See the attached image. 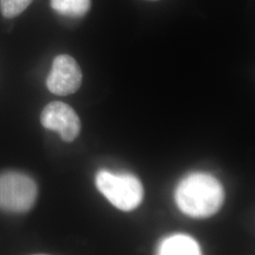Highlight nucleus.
Masks as SVG:
<instances>
[{
    "mask_svg": "<svg viewBox=\"0 0 255 255\" xmlns=\"http://www.w3.org/2000/svg\"><path fill=\"white\" fill-rule=\"evenodd\" d=\"M32 0H0V9L4 17L18 16L30 5Z\"/></svg>",
    "mask_w": 255,
    "mask_h": 255,
    "instance_id": "6e6552de",
    "label": "nucleus"
},
{
    "mask_svg": "<svg viewBox=\"0 0 255 255\" xmlns=\"http://www.w3.org/2000/svg\"><path fill=\"white\" fill-rule=\"evenodd\" d=\"M145 1H159V0H145Z\"/></svg>",
    "mask_w": 255,
    "mask_h": 255,
    "instance_id": "1a4fd4ad",
    "label": "nucleus"
},
{
    "mask_svg": "<svg viewBox=\"0 0 255 255\" xmlns=\"http://www.w3.org/2000/svg\"><path fill=\"white\" fill-rule=\"evenodd\" d=\"M96 185L115 207L125 212L137 208L144 197L142 183L130 174L101 170L97 174Z\"/></svg>",
    "mask_w": 255,
    "mask_h": 255,
    "instance_id": "f03ea898",
    "label": "nucleus"
},
{
    "mask_svg": "<svg viewBox=\"0 0 255 255\" xmlns=\"http://www.w3.org/2000/svg\"><path fill=\"white\" fill-rule=\"evenodd\" d=\"M82 82V70L74 58L66 54L55 58L46 79L49 91L57 96H68L79 90Z\"/></svg>",
    "mask_w": 255,
    "mask_h": 255,
    "instance_id": "20e7f679",
    "label": "nucleus"
},
{
    "mask_svg": "<svg viewBox=\"0 0 255 255\" xmlns=\"http://www.w3.org/2000/svg\"><path fill=\"white\" fill-rule=\"evenodd\" d=\"M51 8L68 17H82L91 9V0H50Z\"/></svg>",
    "mask_w": 255,
    "mask_h": 255,
    "instance_id": "0eeeda50",
    "label": "nucleus"
},
{
    "mask_svg": "<svg viewBox=\"0 0 255 255\" xmlns=\"http://www.w3.org/2000/svg\"><path fill=\"white\" fill-rule=\"evenodd\" d=\"M38 194L36 182L26 174L9 171L0 174V209L23 214L31 209Z\"/></svg>",
    "mask_w": 255,
    "mask_h": 255,
    "instance_id": "7ed1b4c3",
    "label": "nucleus"
},
{
    "mask_svg": "<svg viewBox=\"0 0 255 255\" xmlns=\"http://www.w3.org/2000/svg\"><path fill=\"white\" fill-rule=\"evenodd\" d=\"M175 201L183 214L194 219H205L220 210L224 201V190L212 175L192 173L178 184Z\"/></svg>",
    "mask_w": 255,
    "mask_h": 255,
    "instance_id": "f257e3e1",
    "label": "nucleus"
},
{
    "mask_svg": "<svg viewBox=\"0 0 255 255\" xmlns=\"http://www.w3.org/2000/svg\"><path fill=\"white\" fill-rule=\"evenodd\" d=\"M46 128L57 131L65 142H72L80 133L81 120L72 107L61 101L47 104L41 115Z\"/></svg>",
    "mask_w": 255,
    "mask_h": 255,
    "instance_id": "39448f33",
    "label": "nucleus"
},
{
    "mask_svg": "<svg viewBox=\"0 0 255 255\" xmlns=\"http://www.w3.org/2000/svg\"><path fill=\"white\" fill-rule=\"evenodd\" d=\"M162 255H201L199 243L193 237L186 235H174L166 237L160 243L158 249Z\"/></svg>",
    "mask_w": 255,
    "mask_h": 255,
    "instance_id": "423d86ee",
    "label": "nucleus"
}]
</instances>
